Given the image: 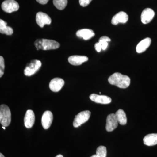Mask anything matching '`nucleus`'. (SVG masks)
Instances as JSON below:
<instances>
[{
	"label": "nucleus",
	"mask_w": 157,
	"mask_h": 157,
	"mask_svg": "<svg viewBox=\"0 0 157 157\" xmlns=\"http://www.w3.org/2000/svg\"><path fill=\"white\" fill-rule=\"evenodd\" d=\"M108 82L109 84L115 85L120 88L125 89L130 86L131 79L129 76L122 75L119 73H115L109 76Z\"/></svg>",
	"instance_id": "f257e3e1"
},
{
	"label": "nucleus",
	"mask_w": 157,
	"mask_h": 157,
	"mask_svg": "<svg viewBox=\"0 0 157 157\" xmlns=\"http://www.w3.org/2000/svg\"><path fill=\"white\" fill-rule=\"evenodd\" d=\"M34 45L36 47L37 50L56 49L60 47L59 43L56 41L44 39H37L34 43Z\"/></svg>",
	"instance_id": "f03ea898"
},
{
	"label": "nucleus",
	"mask_w": 157,
	"mask_h": 157,
	"mask_svg": "<svg viewBox=\"0 0 157 157\" xmlns=\"http://www.w3.org/2000/svg\"><path fill=\"white\" fill-rule=\"evenodd\" d=\"M11 112L8 106L2 104L0 106V123L4 127L9 126L11 123Z\"/></svg>",
	"instance_id": "7ed1b4c3"
},
{
	"label": "nucleus",
	"mask_w": 157,
	"mask_h": 157,
	"mask_svg": "<svg viewBox=\"0 0 157 157\" xmlns=\"http://www.w3.org/2000/svg\"><path fill=\"white\" fill-rule=\"evenodd\" d=\"M42 63L39 60L35 59L31 61L27 65L24 71L26 76H30L38 72L41 68Z\"/></svg>",
	"instance_id": "20e7f679"
},
{
	"label": "nucleus",
	"mask_w": 157,
	"mask_h": 157,
	"mask_svg": "<svg viewBox=\"0 0 157 157\" xmlns=\"http://www.w3.org/2000/svg\"><path fill=\"white\" fill-rule=\"evenodd\" d=\"M91 112L89 110L82 111L75 117L73 122V126L78 128L88 121L90 117Z\"/></svg>",
	"instance_id": "39448f33"
},
{
	"label": "nucleus",
	"mask_w": 157,
	"mask_h": 157,
	"mask_svg": "<svg viewBox=\"0 0 157 157\" xmlns=\"http://www.w3.org/2000/svg\"><path fill=\"white\" fill-rule=\"evenodd\" d=\"M2 8L5 12L11 13L17 11L19 9V6L14 0H6L2 4Z\"/></svg>",
	"instance_id": "423d86ee"
},
{
	"label": "nucleus",
	"mask_w": 157,
	"mask_h": 157,
	"mask_svg": "<svg viewBox=\"0 0 157 157\" xmlns=\"http://www.w3.org/2000/svg\"><path fill=\"white\" fill-rule=\"evenodd\" d=\"M36 21L40 27L43 28L45 25H50L52 20L48 14L43 12H39L36 15Z\"/></svg>",
	"instance_id": "0eeeda50"
},
{
	"label": "nucleus",
	"mask_w": 157,
	"mask_h": 157,
	"mask_svg": "<svg viewBox=\"0 0 157 157\" xmlns=\"http://www.w3.org/2000/svg\"><path fill=\"white\" fill-rule=\"evenodd\" d=\"M118 121L115 114L111 113L107 117L106 120V129L107 132H111L116 128L118 126Z\"/></svg>",
	"instance_id": "6e6552de"
},
{
	"label": "nucleus",
	"mask_w": 157,
	"mask_h": 157,
	"mask_svg": "<svg viewBox=\"0 0 157 157\" xmlns=\"http://www.w3.org/2000/svg\"><path fill=\"white\" fill-rule=\"evenodd\" d=\"M65 84L63 79L60 78H55L51 80L49 83V88L52 91L58 92L59 91Z\"/></svg>",
	"instance_id": "1a4fd4ad"
},
{
	"label": "nucleus",
	"mask_w": 157,
	"mask_h": 157,
	"mask_svg": "<svg viewBox=\"0 0 157 157\" xmlns=\"http://www.w3.org/2000/svg\"><path fill=\"white\" fill-rule=\"evenodd\" d=\"M128 20V15L124 11H121L113 17L111 23L117 25L119 23H126Z\"/></svg>",
	"instance_id": "9d476101"
},
{
	"label": "nucleus",
	"mask_w": 157,
	"mask_h": 157,
	"mask_svg": "<svg viewBox=\"0 0 157 157\" xmlns=\"http://www.w3.org/2000/svg\"><path fill=\"white\" fill-rule=\"evenodd\" d=\"M154 11L151 9L147 8L144 9L141 14V22L144 24H147L151 21L154 17Z\"/></svg>",
	"instance_id": "9b49d317"
},
{
	"label": "nucleus",
	"mask_w": 157,
	"mask_h": 157,
	"mask_svg": "<svg viewBox=\"0 0 157 157\" xmlns=\"http://www.w3.org/2000/svg\"><path fill=\"white\" fill-rule=\"evenodd\" d=\"M53 121V114L50 111H46L43 113L42 117V124L44 129L50 128Z\"/></svg>",
	"instance_id": "f8f14e48"
},
{
	"label": "nucleus",
	"mask_w": 157,
	"mask_h": 157,
	"mask_svg": "<svg viewBox=\"0 0 157 157\" xmlns=\"http://www.w3.org/2000/svg\"><path fill=\"white\" fill-rule=\"evenodd\" d=\"M90 98L93 102L98 104H109L111 102V98L107 96L99 95L96 94H91Z\"/></svg>",
	"instance_id": "ddd939ff"
},
{
	"label": "nucleus",
	"mask_w": 157,
	"mask_h": 157,
	"mask_svg": "<svg viewBox=\"0 0 157 157\" xmlns=\"http://www.w3.org/2000/svg\"><path fill=\"white\" fill-rule=\"evenodd\" d=\"M35 116L33 111L29 109L26 112L25 116L24 119V125L27 128H30L35 123Z\"/></svg>",
	"instance_id": "4468645a"
},
{
	"label": "nucleus",
	"mask_w": 157,
	"mask_h": 157,
	"mask_svg": "<svg viewBox=\"0 0 157 157\" xmlns=\"http://www.w3.org/2000/svg\"><path fill=\"white\" fill-rule=\"evenodd\" d=\"M88 60V58L84 56L74 55L68 58V61L73 66H79Z\"/></svg>",
	"instance_id": "2eb2a0df"
},
{
	"label": "nucleus",
	"mask_w": 157,
	"mask_h": 157,
	"mask_svg": "<svg viewBox=\"0 0 157 157\" xmlns=\"http://www.w3.org/2000/svg\"><path fill=\"white\" fill-rule=\"evenodd\" d=\"M76 36L78 38H82L84 40H88L94 36L95 33L92 30L90 29H82L76 32Z\"/></svg>",
	"instance_id": "dca6fc26"
},
{
	"label": "nucleus",
	"mask_w": 157,
	"mask_h": 157,
	"mask_svg": "<svg viewBox=\"0 0 157 157\" xmlns=\"http://www.w3.org/2000/svg\"><path fill=\"white\" fill-rule=\"evenodd\" d=\"M151 40L150 38H146L140 41L136 47V51L138 53L144 52L151 44Z\"/></svg>",
	"instance_id": "f3484780"
},
{
	"label": "nucleus",
	"mask_w": 157,
	"mask_h": 157,
	"mask_svg": "<svg viewBox=\"0 0 157 157\" xmlns=\"http://www.w3.org/2000/svg\"><path fill=\"white\" fill-rule=\"evenodd\" d=\"M144 143L148 146L157 144V134H151L147 135L143 139Z\"/></svg>",
	"instance_id": "a211bd4d"
},
{
	"label": "nucleus",
	"mask_w": 157,
	"mask_h": 157,
	"mask_svg": "<svg viewBox=\"0 0 157 157\" xmlns=\"http://www.w3.org/2000/svg\"><path fill=\"white\" fill-rule=\"evenodd\" d=\"M7 23L3 20H0V33L7 35H11L13 33V29L11 27L8 26Z\"/></svg>",
	"instance_id": "6ab92c4d"
},
{
	"label": "nucleus",
	"mask_w": 157,
	"mask_h": 157,
	"mask_svg": "<svg viewBox=\"0 0 157 157\" xmlns=\"http://www.w3.org/2000/svg\"><path fill=\"white\" fill-rule=\"evenodd\" d=\"M116 117L119 123L122 125L126 124L127 118L125 113L123 109H119L115 113Z\"/></svg>",
	"instance_id": "aec40b11"
},
{
	"label": "nucleus",
	"mask_w": 157,
	"mask_h": 157,
	"mask_svg": "<svg viewBox=\"0 0 157 157\" xmlns=\"http://www.w3.org/2000/svg\"><path fill=\"white\" fill-rule=\"evenodd\" d=\"M53 2L55 6L59 10H63L66 8L67 5V0H53Z\"/></svg>",
	"instance_id": "412c9836"
},
{
	"label": "nucleus",
	"mask_w": 157,
	"mask_h": 157,
	"mask_svg": "<svg viewBox=\"0 0 157 157\" xmlns=\"http://www.w3.org/2000/svg\"><path fill=\"white\" fill-rule=\"evenodd\" d=\"M107 154V148L105 146L98 147L96 151V155L99 157H106Z\"/></svg>",
	"instance_id": "4be33fe9"
},
{
	"label": "nucleus",
	"mask_w": 157,
	"mask_h": 157,
	"mask_svg": "<svg viewBox=\"0 0 157 157\" xmlns=\"http://www.w3.org/2000/svg\"><path fill=\"white\" fill-rule=\"evenodd\" d=\"M5 61L2 56H0V77H2L4 75L5 70Z\"/></svg>",
	"instance_id": "5701e85b"
},
{
	"label": "nucleus",
	"mask_w": 157,
	"mask_h": 157,
	"mask_svg": "<svg viewBox=\"0 0 157 157\" xmlns=\"http://www.w3.org/2000/svg\"><path fill=\"white\" fill-rule=\"evenodd\" d=\"M92 0H79L80 6L82 7H86L88 6Z\"/></svg>",
	"instance_id": "b1692460"
},
{
	"label": "nucleus",
	"mask_w": 157,
	"mask_h": 157,
	"mask_svg": "<svg viewBox=\"0 0 157 157\" xmlns=\"http://www.w3.org/2000/svg\"><path fill=\"white\" fill-rule=\"evenodd\" d=\"M111 39L109 37L106 36H104L101 37L99 40V42L101 44L104 43V42H110Z\"/></svg>",
	"instance_id": "393cba45"
},
{
	"label": "nucleus",
	"mask_w": 157,
	"mask_h": 157,
	"mask_svg": "<svg viewBox=\"0 0 157 157\" xmlns=\"http://www.w3.org/2000/svg\"><path fill=\"white\" fill-rule=\"evenodd\" d=\"M95 48L98 52H99L101 51L102 48V45L100 42H97L95 45Z\"/></svg>",
	"instance_id": "a878e982"
},
{
	"label": "nucleus",
	"mask_w": 157,
	"mask_h": 157,
	"mask_svg": "<svg viewBox=\"0 0 157 157\" xmlns=\"http://www.w3.org/2000/svg\"><path fill=\"white\" fill-rule=\"evenodd\" d=\"M49 0H36L37 2L42 5H45L48 3Z\"/></svg>",
	"instance_id": "bb28decb"
},
{
	"label": "nucleus",
	"mask_w": 157,
	"mask_h": 157,
	"mask_svg": "<svg viewBox=\"0 0 157 157\" xmlns=\"http://www.w3.org/2000/svg\"><path fill=\"white\" fill-rule=\"evenodd\" d=\"M102 45V48L103 50H106V48H107V46H108V42H104V43L101 44Z\"/></svg>",
	"instance_id": "cd10ccee"
},
{
	"label": "nucleus",
	"mask_w": 157,
	"mask_h": 157,
	"mask_svg": "<svg viewBox=\"0 0 157 157\" xmlns=\"http://www.w3.org/2000/svg\"><path fill=\"white\" fill-rule=\"evenodd\" d=\"M56 157H63V155H57Z\"/></svg>",
	"instance_id": "c85d7f7f"
},
{
	"label": "nucleus",
	"mask_w": 157,
	"mask_h": 157,
	"mask_svg": "<svg viewBox=\"0 0 157 157\" xmlns=\"http://www.w3.org/2000/svg\"><path fill=\"white\" fill-rule=\"evenodd\" d=\"M99 157L98 156V155H93V156H92L91 157Z\"/></svg>",
	"instance_id": "c756f323"
},
{
	"label": "nucleus",
	"mask_w": 157,
	"mask_h": 157,
	"mask_svg": "<svg viewBox=\"0 0 157 157\" xmlns=\"http://www.w3.org/2000/svg\"><path fill=\"white\" fill-rule=\"evenodd\" d=\"M0 157H5V156H4V155H3L2 154V153H0Z\"/></svg>",
	"instance_id": "7c9ffc66"
},
{
	"label": "nucleus",
	"mask_w": 157,
	"mask_h": 157,
	"mask_svg": "<svg viewBox=\"0 0 157 157\" xmlns=\"http://www.w3.org/2000/svg\"><path fill=\"white\" fill-rule=\"evenodd\" d=\"M2 128L4 129V130H6V127L2 126Z\"/></svg>",
	"instance_id": "2f4dec72"
}]
</instances>
